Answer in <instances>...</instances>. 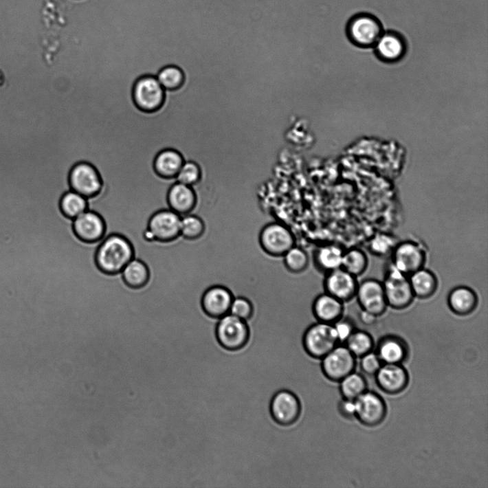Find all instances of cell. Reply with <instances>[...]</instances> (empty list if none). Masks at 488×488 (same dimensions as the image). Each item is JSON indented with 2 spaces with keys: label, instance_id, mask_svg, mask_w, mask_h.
Returning a JSON list of instances; mask_svg holds the SVG:
<instances>
[{
  "label": "cell",
  "instance_id": "obj_1",
  "mask_svg": "<svg viewBox=\"0 0 488 488\" xmlns=\"http://www.w3.org/2000/svg\"><path fill=\"white\" fill-rule=\"evenodd\" d=\"M133 258L131 244L119 234H112L104 239L96 255L98 267L103 272L109 274L122 272L125 265Z\"/></svg>",
  "mask_w": 488,
  "mask_h": 488
},
{
  "label": "cell",
  "instance_id": "obj_2",
  "mask_svg": "<svg viewBox=\"0 0 488 488\" xmlns=\"http://www.w3.org/2000/svg\"><path fill=\"white\" fill-rule=\"evenodd\" d=\"M215 335L222 348L236 352L243 350L248 344L250 329L247 321L229 313L219 319Z\"/></svg>",
  "mask_w": 488,
  "mask_h": 488
},
{
  "label": "cell",
  "instance_id": "obj_3",
  "mask_svg": "<svg viewBox=\"0 0 488 488\" xmlns=\"http://www.w3.org/2000/svg\"><path fill=\"white\" fill-rule=\"evenodd\" d=\"M388 307L403 311L409 307L415 298L412 291L409 276L401 273L391 264L388 266L383 281Z\"/></svg>",
  "mask_w": 488,
  "mask_h": 488
},
{
  "label": "cell",
  "instance_id": "obj_4",
  "mask_svg": "<svg viewBox=\"0 0 488 488\" xmlns=\"http://www.w3.org/2000/svg\"><path fill=\"white\" fill-rule=\"evenodd\" d=\"M302 343L307 354L322 359L338 346L339 340L333 324L318 321L305 331Z\"/></svg>",
  "mask_w": 488,
  "mask_h": 488
},
{
  "label": "cell",
  "instance_id": "obj_5",
  "mask_svg": "<svg viewBox=\"0 0 488 488\" xmlns=\"http://www.w3.org/2000/svg\"><path fill=\"white\" fill-rule=\"evenodd\" d=\"M384 32L383 25L376 16L368 13L353 16L347 25L348 37L359 47L374 46Z\"/></svg>",
  "mask_w": 488,
  "mask_h": 488
},
{
  "label": "cell",
  "instance_id": "obj_6",
  "mask_svg": "<svg viewBox=\"0 0 488 488\" xmlns=\"http://www.w3.org/2000/svg\"><path fill=\"white\" fill-rule=\"evenodd\" d=\"M426 261L425 249L412 241L397 243L391 252L390 264L408 276L424 267Z\"/></svg>",
  "mask_w": 488,
  "mask_h": 488
},
{
  "label": "cell",
  "instance_id": "obj_7",
  "mask_svg": "<svg viewBox=\"0 0 488 488\" xmlns=\"http://www.w3.org/2000/svg\"><path fill=\"white\" fill-rule=\"evenodd\" d=\"M259 242L267 254L273 257H282L296 245L293 233L280 223H271L264 226L260 232Z\"/></svg>",
  "mask_w": 488,
  "mask_h": 488
},
{
  "label": "cell",
  "instance_id": "obj_8",
  "mask_svg": "<svg viewBox=\"0 0 488 488\" xmlns=\"http://www.w3.org/2000/svg\"><path fill=\"white\" fill-rule=\"evenodd\" d=\"M269 411L276 423L287 427L294 425L299 420L302 405L294 392L282 390L276 392L271 400Z\"/></svg>",
  "mask_w": 488,
  "mask_h": 488
},
{
  "label": "cell",
  "instance_id": "obj_9",
  "mask_svg": "<svg viewBox=\"0 0 488 488\" xmlns=\"http://www.w3.org/2000/svg\"><path fill=\"white\" fill-rule=\"evenodd\" d=\"M355 298L361 310L367 311L377 318L387 311L386 302L383 282L369 278L358 283Z\"/></svg>",
  "mask_w": 488,
  "mask_h": 488
},
{
  "label": "cell",
  "instance_id": "obj_10",
  "mask_svg": "<svg viewBox=\"0 0 488 488\" xmlns=\"http://www.w3.org/2000/svg\"><path fill=\"white\" fill-rule=\"evenodd\" d=\"M355 357L346 346H337L322 359V370L330 381L340 382L353 373Z\"/></svg>",
  "mask_w": 488,
  "mask_h": 488
},
{
  "label": "cell",
  "instance_id": "obj_11",
  "mask_svg": "<svg viewBox=\"0 0 488 488\" xmlns=\"http://www.w3.org/2000/svg\"><path fill=\"white\" fill-rule=\"evenodd\" d=\"M135 102L141 110L152 112L158 109L164 101L165 89L155 76L140 78L133 89Z\"/></svg>",
  "mask_w": 488,
  "mask_h": 488
},
{
  "label": "cell",
  "instance_id": "obj_12",
  "mask_svg": "<svg viewBox=\"0 0 488 488\" xmlns=\"http://www.w3.org/2000/svg\"><path fill=\"white\" fill-rule=\"evenodd\" d=\"M356 417L358 421L368 427H375L382 423L387 414V408L381 395L366 391L355 401Z\"/></svg>",
  "mask_w": 488,
  "mask_h": 488
},
{
  "label": "cell",
  "instance_id": "obj_13",
  "mask_svg": "<svg viewBox=\"0 0 488 488\" xmlns=\"http://www.w3.org/2000/svg\"><path fill=\"white\" fill-rule=\"evenodd\" d=\"M357 278L340 267L326 274L324 288L327 293L346 303L355 298L359 282Z\"/></svg>",
  "mask_w": 488,
  "mask_h": 488
},
{
  "label": "cell",
  "instance_id": "obj_14",
  "mask_svg": "<svg viewBox=\"0 0 488 488\" xmlns=\"http://www.w3.org/2000/svg\"><path fill=\"white\" fill-rule=\"evenodd\" d=\"M233 298L228 287L219 285L211 286L201 296L202 311L208 317L219 320L229 314Z\"/></svg>",
  "mask_w": 488,
  "mask_h": 488
},
{
  "label": "cell",
  "instance_id": "obj_15",
  "mask_svg": "<svg viewBox=\"0 0 488 488\" xmlns=\"http://www.w3.org/2000/svg\"><path fill=\"white\" fill-rule=\"evenodd\" d=\"M69 184L71 190L86 198L97 195L102 187L101 179L97 170L86 162H81L71 169Z\"/></svg>",
  "mask_w": 488,
  "mask_h": 488
},
{
  "label": "cell",
  "instance_id": "obj_16",
  "mask_svg": "<svg viewBox=\"0 0 488 488\" xmlns=\"http://www.w3.org/2000/svg\"><path fill=\"white\" fill-rule=\"evenodd\" d=\"M181 215L172 210H161L154 214L148 228L155 239L159 241H170L180 236Z\"/></svg>",
  "mask_w": 488,
  "mask_h": 488
},
{
  "label": "cell",
  "instance_id": "obj_17",
  "mask_svg": "<svg viewBox=\"0 0 488 488\" xmlns=\"http://www.w3.org/2000/svg\"><path fill=\"white\" fill-rule=\"evenodd\" d=\"M379 388L389 395L403 392L409 384L407 370L401 364H385L375 374Z\"/></svg>",
  "mask_w": 488,
  "mask_h": 488
},
{
  "label": "cell",
  "instance_id": "obj_18",
  "mask_svg": "<svg viewBox=\"0 0 488 488\" xmlns=\"http://www.w3.org/2000/svg\"><path fill=\"white\" fill-rule=\"evenodd\" d=\"M77 236L87 243L100 241L104 234L105 225L101 217L96 212L87 210L74 221Z\"/></svg>",
  "mask_w": 488,
  "mask_h": 488
},
{
  "label": "cell",
  "instance_id": "obj_19",
  "mask_svg": "<svg viewBox=\"0 0 488 488\" xmlns=\"http://www.w3.org/2000/svg\"><path fill=\"white\" fill-rule=\"evenodd\" d=\"M447 302L451 312L458 316H467L477 309L479 298L472 287L461 285L452 289Z\"/></svg>",
  "mask_w": 488,
  "mask_h": 488
},
{
  "label": "cell",
  "instance_id": "obj_20",
  "mask_svg": "<svg viewBox=\"0 0 488 488\" xmlns=\"http://www.w3.org/2000/svg\"><path fill=\"white\" fill-rule=\"evenodd\" d=\"M344 302L324 293L318 296L313 304V313L319 322L333 324L344 315Z\"/></svg>",
  "mask_w": 488,
  "mask_h": 488
},
{
  "label": "cell",
  "instance_id": "obj_21",
  "mask_svg": "<svg viewBox=\"0 0 488 488\" xmlns=\"http://www.w3.org/2000/svg\"><path fill=\"white\" fill-rule=\"evenodd\" d=\"M377 356L385 364H401L408 358V347L399 337L388 335L379 342Z\"/></svg>",
  "mask_w": 488,
  "mask_h": 488
},
{
  "label": "cell",
  "instance_id": "obj_22",
  "mask_svg": "<svg viewBox=\"0 0 488 488\" xmlns=\"http://www.w3.org/2000/svg\"><path fill=\"white\" fill-rule=\"evenodd\" d=\"M168 203L172 210L184 215L196 209L197 193L192 187L177 182L169 191Z\"/></svg>",
  "mask_w": 488,
  "mask_h": 488
},
{
  "label": "cell",
  "instance_id": "obj_23",
  "mask_svg": "<svg viewBox=\"0 0 488 488\" xmlns=\"http://www.w3.org/2000/svg\"><path fill=\"white\" fill-rule=\"evenodd\" d=\"M409 281L415 299L428 300L438 291V277L425 267L410 274Z\"/></svg>",
  "mask_w": 488,
  "mask_h": 488
},
{
  "label": "cell",
  "instance_id": "obj_24",
  "mask_svg": "<svg viewBox=\"0 0 488 488\" xmlns=\"http://www.w3.org/2000/svg\"><path fill=\"white\" fill-rule=\"evenodd\" d=\"M375 46L378 56L387 61H396L401 58L406 48L402 36L393 31L383 32Z\"/></svg>",
  "mask_w": 488,
  "mask_h": 488
},
{
  "label": "cell",
  "instance_id": "obj_25",
  "mask_svg": "<svg viewBox=\"0 0 488 488\" xmlns=\"http://www.w3.org/2000/svg\"><path fill=\"white\" fill-rule=\"evenodd\" d=\"M344 250L340 246L329 244L318 247L313 254L315 267L325 274L342 267Z\"/></svg>",
  "mask_w": 488,
  "mask_h": 488
},
{
  "label": "cell",
  "instance_id": "obj_26",
  "mask_svg": "<svg viewBox=\"0 0 488 488\" xmlns=\"http://www.w3.org/2000/svg\"><path fill=\"white\" fill-rule=\"evenodd\" d=\"M181 155L174 150H166L158 154L155 160L157 173L164 177H175L184 164Z\"/></svg>",
  "mask_w": 488,
  "mask_h": 488
},
{
  "label": "cell",
  "instance_id": "obj_27",
  "mask_svg": "<svg viewBox=\"0 0 488 488\" xmlns=\"http://www.w3.org/2000/svg\"><path fill=\"white\" fill-rule=\"evenodd\" d=\"M368 265V258L362 249L352 248L344 251L341 267L356 278L366 273Z\"/></svg>",
  "mask_w": 488,
  "mask_h": 488
},
{
  "label": "cell",
  "instance_id": "obj_28",
  "mask_svg": "<svg viewBox=\"0 0 488 488\" xmlns=\"http://www.w3.org/2000/svg\"><path fill=\"white\" fill-rule=\"evenodd\" d=\"M206 226L201 217L194 212L181 215L180 234L187 240L197 241L206 232Z\"/></svg>",
  "mask_w": 488,
  "mask_h": 488
},
{
  "label": "cell",
  "instance_id": "obj_29",
  "mask_svg": "<svg viewBox=\"0 0 488 488\" xmlns=\"http://www.w3.org/2000/svg\"><path fill=\"white\" fill-rule=\"evenodd\" d=\"M122 275L126 284L136 288L146 285L149 272L146 264L133 258L123 268Z\"/></svg>",
  "mask_w": 488,
  "mask_h": 488
},
{
  "label": "cell",
  "instance_id": "obj_30",
  "mask_svg": "<svg viewBox=\"0 0 488 488\" xmlns=\"http://www.w3.org/2000/svg\"><path fill=\"white\" fill-rule=\"evenodd\" d=\"M340 383V392L345 399L355 401L357 397L367 391V383L365 378L355 373H352Z\"/></svg>",
  "mask_w": 488,
  "mask_h": 488
},
{
  "label": "cell",
  "instance_id": "obj_31",
  "mask_svg": "<svg viewBox=\"0 0 488 488\" xmlns=\"http://www.w3.org/2000/svg\"><path fill=\"white\" fill-rule=\"evenodd\" d=\"M62 212L71 219H75L87 210V198L80 194L71 190L65 193L60 201Z\"/></svg>",
  "mask_w": 488,
  "mask_h": 488
},
{
  "label": "cell",
  "instance_id": "obj_32",
  "mask_svg": "<svg viewBox=\"0 0 488 488\" xmlns=\"http://www.w3.org/2000/svg\"><path fill=\"white\" fill-rule=\"evenodd\" d=\"M346 342V347L355 357H362L372 352L374 346L372 336L364 331L355 330Z\"/></svg>",
  "mask_w": 488,
  "mask_h": 488
},
{
  "label": "cell",
  "instance_id": "obj_33",
  "mask_svg": "<svg viewBox=\"0 0 488 488\" xmlns=\"http://www.w3.org/2000/svg\"><path fill=\"white\" fill-rule=\"evenodd\" d=\"M282 257L285 267L291 273L301 274L309 266V254L304 249L296 245L289 249Z\"/></svg>",
  "mask_w": 488,
  "mask_h": 488
},
{
  "label": "cell",
  "instance_id": "obj_34",
  "mask_svg": "<svg viewBox=\"0 0 488 488\" xmlns=\"http://www.w3.org/2000/svg\"><path fill=\"white\" fill-rule=\"evenodd\" d=\"M203 170L195 161H186L176 175L177 182L191 187L201 184L203 179Z\"/></svg>",
  "mask_w": 488,
  "mask_h": 488
},
{
  "label": "cell",
  "instance_id": "obj_35",
  "mask_svg": "<svg viewBox=\"0 0 488 488\" xmlns=\"http://www.w3.org/2000/svg\"><path fill=\"white\" fill-rule=\"evenodd\" d=\"M156 78L166 89H177L183 85L185 80L183 70L174 65L162 68Z\"/></svg>",
  "mask_w": 488,
  "mask_h": 488
},
{
  "label": "cell",
  "instance_id": "obj_36",
  "mask_svg": "<svg viewBox=\"0 0 488 488\" xmlns=\"http://www.w3.org/2000/svg\"><path fill=\"white\" fill-rule=\"evenodd\" d=\"M254 305L251 301L245 297H236L233 298L230 314L238 317L242 320L248 321L254 315Z\"/></svg>",
  "mask_w": 488,
  "mask_h": 488
},
{
  "label": "cell",
  "instance_id": "obj_37",
  "mask_svg": "<svg viewBox=\"0 0 488 488\" xmlns=\"http://www.w3.org/2000/svg\"><path fill=\"white\" fill-rule=\"evenodd\" d=\"M397 243L390 236H379L370 242V249L373 255L386 256L388 253L391 254Z\"/></svg>",
  "mask_w": 488,
  "mask_h": 488
},
{
  "label": "cell",
  "instance_id": "obj_38",
  "mask_svg": "<svg viewBox=\"0 0 488 488\" xmlns=\"http://www.w3.org/2000/svg\"><path fill=\"white\" fill-rule=\"evenodd\" d=\"M333 324L339 342H346L355 331L353 322L343 316Z\"/></svg>",
  "mask_w": 488,
  "mask_h": 488
},
{
  "label": "cell",
  "instance_id": "obj_39",
  "mask_svg": "<svg viewBox=\"0 0 488 488\" xmlns=\"http://www.w3.org/2000/svg\"><path fill=\"white\" fill-rule=\"evenodd\" d=\"M360 365L361 368L366 374L375 375L383 366V363L376 353L370 352L362 357Z\"/></svg>",
  "mask_w": 488,
  "mask_h": 488
},
{
  "label": "cell",
  "instance_id": "obj_40",
  "mask_svg": "<svg viewBox=\"0 0 488 488\" xmlns=\"http://www.w3.org/2000/svg\"><path fill=\"white\" fill-rule=\"evenodd\" d=\"M338 410L341 415L347 419H353L356 417L355 401L345 399L339 403Z\"/></svg>",
  "mask_w": 488,
  "mask_h": 488
},
{
  "label": "cell",
  "instance_id": "obj_41",
  "mask_svg": "<svg viewBox=\"0 0 488 488\" xmlns=\"http://www.w3.org/2000/svg\"><path fill=\"white\" fill-rule=\"evenodd\" d=\"M377 318L374 315L367 311L361 310L359 314V319L361 322H362V323H364V324L368 325L369 326V325H372L375 322Z\"/></svg>",
  "mask_w": 488,
  "mask_h": 488
}]
</instances>
